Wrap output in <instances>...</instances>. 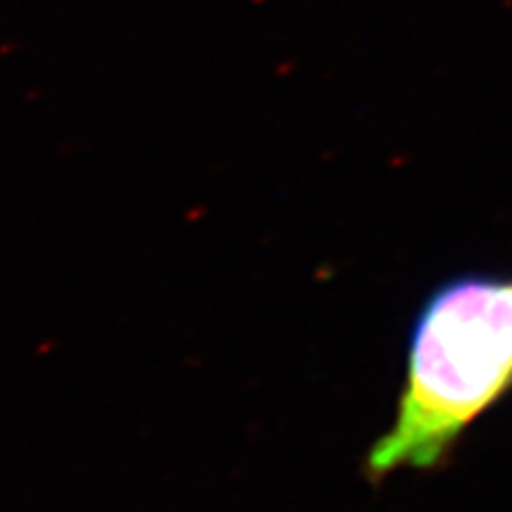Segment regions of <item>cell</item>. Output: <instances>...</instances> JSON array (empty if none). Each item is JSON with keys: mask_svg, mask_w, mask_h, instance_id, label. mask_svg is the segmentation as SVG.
<instances>
[{"mask_svg": "<svg viewBox=\"0 0 512 512\" xmlns=\"http://www.w3.org/2000/svg\"><path fill=\"white\" fill-rule=\"evenodd\" d=\"M510 392L512 278L448 280L415 318L396 418L368 451L366 477L434 470Z\"/></svg>", "mask_w": 512, "mask_h": 512, "instance_id": "6da1fadb", "label": "cell"}]
</instances>
